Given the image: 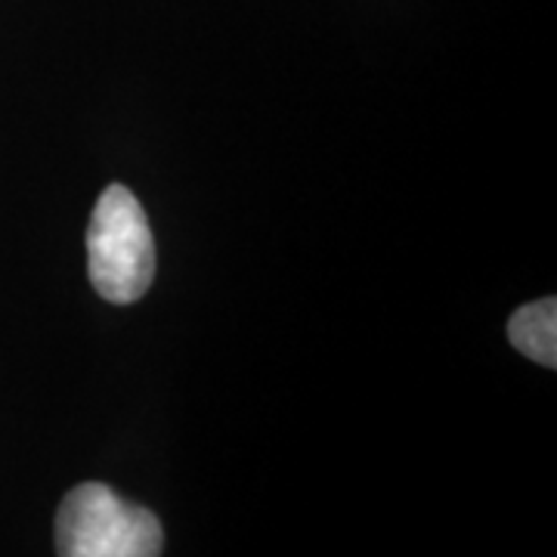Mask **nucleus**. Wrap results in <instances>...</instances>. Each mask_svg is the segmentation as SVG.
Listing matches in <instances>:
<instances>
[{"label":"nucleus","instance_id":"obj_2","mask_svg":"<svg viewBox=\"0 0 557 557\" xmlns=\"http://www.w3.org/2000/svg\"><path fill=\"white\" fill-rule=\"evenodd\" d=\"M164 552L159 518L119 496L106 483L69 490L57 511V555L62 557H156Z\"/></svg>","mask_w":557,"mask_h":557},{"label":"nucleus","instance_id":"obj_3","mask_svg":"<svg viewBox=\"0 0 557 557\" xmlns=\"http://www.w3.org/2000/svg\"><path fill=\"white\" fill-rule=\"evenodd\" d=\"M508 338L523 357H530L539 366H557V300L539 298L523 304L508 319Z\"/></svg>","mask_w":557,"mask_h":557},{"label":"nucleus","instance_id":"obj_1","mask_svg":"<svg viewBox=\"0 0 557 557\" xmlns=\"http://www.w3.org/2000/svg\"><path fill=\"white\" fill-rule=\"evenodd\" d=\"M87 273L109 304H134L156 278V239L139 199L112 183L100 193L87 226Z\"/></svg>","mask_w":557,"mask_h":557}]
</instances>
